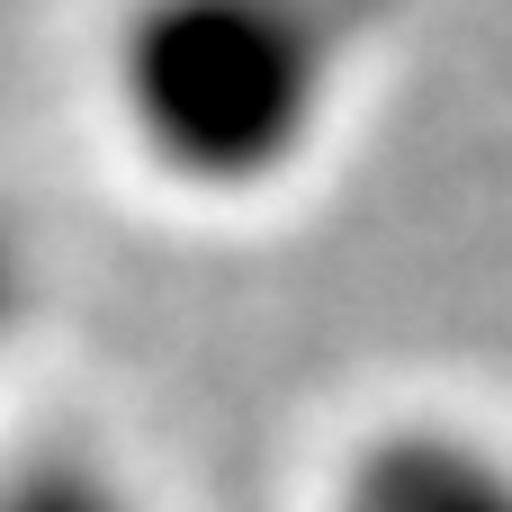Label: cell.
Masks as SVG:
<instances>
[{
    "instance_id": "4",
    "label": "cell",
    "mask_w": 512,
    "mask_h": 512,
    "mask_svg": "<svg viewBox=\"0 0 512 512\" xmlns=\"http://www.w3.org/2000/svg\"><path fill=\"white\" fill-rule=\"evenodd\" d=\"M27 306H36V252H27V234H18V216L0 207V342L27 324Z\"/></svg>"
},
{
    "instance_id": "2",
    "label": "cell",
    "mask_w": 512,
    "mask_h": 512,
    "mask_svg": "<svg viewBox=\"0 0 512 512\" xmlns=\"http://www.w3.org/2000/svg\"><path fill=\"white\" fill-rule=\"evenodd\" d=\"M333 512H512V450L450 414H396L342 459Z\"/></svg>"
},
{
    "instance_id": "1",
    "label": "cell",
    "mask_w": 512,
    "mask_h": 512,
    "mask_svg": "<svg viewBox=\"0 0 512 512\" xmlns=\"http://www.w3.org/2000/svg\"><path fill=\"white\" fill-rule=\"evenodd\" d=\"M369 9L378 0H126L108 27V108L171 189L261 198L324 144Z\"/></svg>"
},
{
    "instance_id": "3",
    "label": "cell",
    "mask_w": 512,
    "mask_h": 512,
    "mask_svg": "<svg viewBox=\"0 0 512 512\" xmlns=\"http://www.w3.org/2000/svg\"><path fill=\"white\" fill-rule=\"evenodd\" d=\"M0 512H144V495L72 441H36L18 459H0Z\"/></svg>"
}]
</instances>
